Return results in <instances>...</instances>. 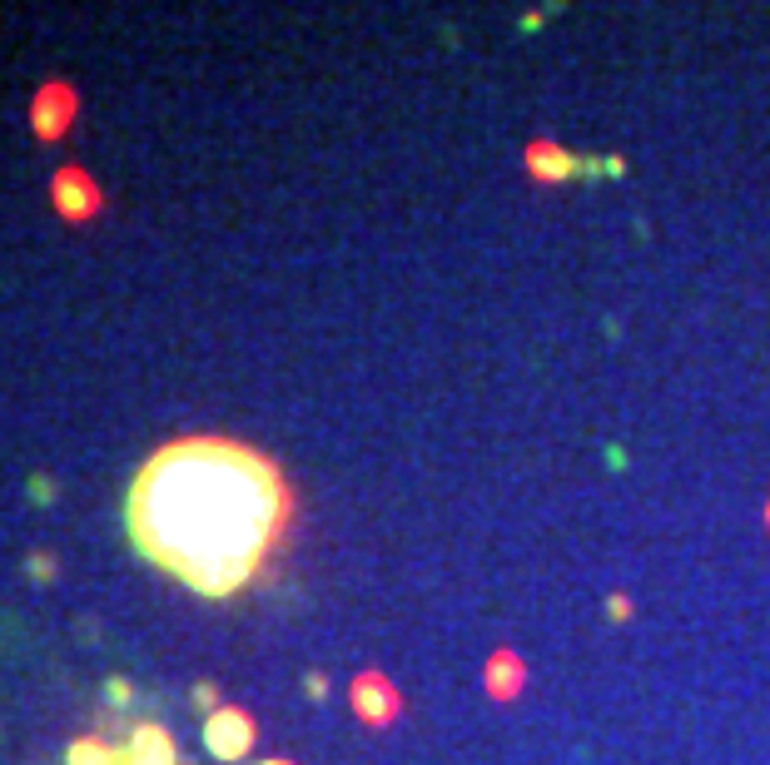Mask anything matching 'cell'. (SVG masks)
Masks as SVG:
<instances>
[{
    "label": "cell",
    "mask_w": 770,
    "mask_h": 765,
    "mask_svg": "<svg viewBox=\"0 0 770 765\" xmlns=\"http://www.w3.org/2000/svg\"><path fill=\"white\" fill-rule=\"evenodd\" d=\"M130 542L199 597H234L289 522V487L264 453L230 437H185L140 467Z\"/></svg>",
    "instance_id": "obj_1"
},
{
    "label": "cell",
    "mask_w": 770,
    "mask_h": 765,
    "mask_svg": "<svg viewBox=\"0 0 770 765\" xmlns=\"http://www.w3.org/2000/svg\"><path fill=\"white\" fill-rule=\"evenodd\" d=\"M204 751L214 761H244L254 751V721L249 711H234V706H219L214 716H204Z\"/></svg>",
    "instance_id": "obj_2"
},
{
    "label": "cell",
    "mask_w": 770,
    "mask_h": 765,
    "mask_svg": "<svg viewBox=\"0 0 770 765\" xmlns=\"http://www.w3.org/2000/svg\"><path fill=\"white\" fill-rule=\"evenodd\" d=\"M354 711L364 716L368 725H388L398 716V691H393V681L388 676H378V672H364L354 681Z\"/></svg>",
    "instance_id": "obj_3"
},
{
    "label": "cell",
    "mask_w": 770,
    "mask_h": 765,
    "mask_svg": "<svg viewBox=\"0 0 770 765\" xmlns=\"http://www.w3.org/2000/svg\"><path fill=\"white\" fill-rule=\"evenodd\" d=\"M51 199H55V209H60L70 224H80V219H90L94 209H100V189H94L80 169H60V175H55Z\"/></svg>",
    "instance_id": "obj_4"
},
{
    "label": "cell",
    "mask_w": 770,
    "mask_h": 765,
    "mask_svg": "<svg viewBox=\"0 0 770 765\" xmlns=\"http://www.w3.org/2000/svg\"><path fill=\"white\" fill-rule=\"evenodd\" d=\"M527 175L542 179V185H562V179L582 175V159L567 155V149L553 145V140H532L527 145Z\"/></svg>",
    "instance_id": "obj_5"
},
{
    "label": "cell",
    "mask_w": 770,
    "mask_h": 765,
    "mask_svg": "<svg viewBox=\"0 0 770 765\" xmlns=\"http://www.w3.org/2000/svg\"><path fill=\"white\" fill-rule=\"evenodd\" d=\"M70 114H75V95L65 90V85H45L41 100H35V135L60 140L65 124H70Z\"/></svg>",
    "instance_id": "obj_6"
},
{
    "label": "cell",
    "mask_w": 770,
    "mask_h": 765,
    "mask_svg": "<svg viewBox=\"0 0 770 765\" xmlns=\"http://www.w3.org/2000/svg\"><path fill=\"white\" fill-rule=\"evenodd\" d=\"M130 751H135L140 765H179V751H175V735L165 731V725L145 721L130 731Z\"/></svg>",
    "instance_id": "obj_7"
},
{
    "label": "cell",
    "mask_w": 770,
    "mask_h": 765,
    "mask_svg": "<svg viewBox=\"0 0 770 765\" xmlns=\"http://www.w3.org/2000/svg\"><path fill=\"white\" fill-rule=\"evenodd\" d=\"M522 681H527V672H522V662L512 652H498L488 662V691L498 696V701H512V696L522 691Z\"/></svg>",
    "instance_id": "obj_8"
},
{
    "label": "cell",
    "mask_w": 770,
    "mask_h": 765,
    "mask_svg": "<svg viewBox=\"0 0 770 765\" xmlns=\"http://www.w3.org/2000/svg\"><path fill=\"white\" fill-rule=\"evenodd\" d=\"M65 765H115V751L104 741H94V735H85V741H75L65 751Z\"/></svg>",
    "instance_id": "obj_9"
},
{
    "label": "cell",
    "mask_w": 770,
    "mask_h": 765,
    "mask_svg": "<svg viewBox=\"0 0 770 765\" xmlns=\"http://www.w3.org/2000/svg\"><path fill=\"white\" fill-rule=\"evenodd\" d=\"M104 701L115 706V711H125V706H135V686H130L125 676H110V681H104Z\"/></svg>",
    "instance_id": "obj_10"
},
{
    "label": "cell",
    "mask_w": 770,
    "mask_h": 765,
    "mask_svg": "<svg viewBox=\"0 0 770 765\" xmlns=\"http://www.w3.org/2000/svg\"><path fill=\"white\" fill-rule=\"evenodd\" d=\"M194 706H199L204 716H214V711H219V686L199 681V686H194Z\"/></svg>",
    "instance_id": "obj_11"
},
{
    "label": "cell",
    "mask_w": 770,
    "mask_h": 765,
    "mask_svg": "<svg viewBox=\"0 0 770 765\" xmlns=\"http://www.w3.org/2000/svg\"><path fill=\"white\" fill-rule=\"evenodd\" d=\"M31 492H35L31 497L35 507H51L55 502V483H45V477H31Z\"/></svg>",
    "instance_id": "obj_12"
},
{
    "label": "cell",
    "mask_w": 770,
    "mask_h": 765,
    "mask_svg": "<svg viewBox=\"0 0 770 765\" xmlns=\"http://www.w3.org/2000/svg\"><path fill=\"white\" fill-rule=\"evenodd\" d=\"M303 691H309V701H323V696H328V681H323V672H309V676H303Z\"/></svg>",
    "instance_id": "obj_13"
},
{
    "label": "cell",
    "mask_w": 770,
    "mask_h": 765,
    "mask_svg": "<svg viewBox=\"0 0 770 765\" xmlns=\"http://www.w3.org/2000/svg\"><path fill=\"white\" fill-rule=\"evenodd\" d=\"M31 572H35V581H51V577H55V557L35 552V557H31Z\"/></svg>",
    "instance_id": "obj_14"
},
{
    "label": "cell",
    "mask_w": 770,
    "mask_h": 765,
    "mask_svg": "<svg viewBox=\"0 0 770 765\" xmlns=\"http://www.w3.org/2000/svg\"><path fill=\"white\" fill-rule=\"evenodd\" d=\"M606 617L626 621V617H632V601H626V597H606Z\"/></svg>",
    "instance_id": "obj_15"
},
{
    "label": "cell",
    "mask_w": 770,
    "mask_h": 765,
    "mask_svg": "<svg viewBox=\"0 0 770 765\" xmlns=\"http://www.w3.org/2000/svg\"><path fill=\"white\" fill-rule=\"evenodd\" d=\"M626 175V159L622 155H606V179H622Z\"/></svg>",
    "instance_id": "obj_16"
},
{
    "label": "cell",
    "mask_w": 770,
    "mask_h": 765,
    "mask_svg": "<svg viewBox=\"0 0 770 765\" xmlns=\"http://www.w3.org/2000/svg\"><path fill=\"white\" fill-rule=\"evenodd\" d=\"M115 765H140V761H135V751H130V741H125V745H115Z\"/></svg>",
    "instance_id": "obj_17"
},
{
    "label": "cell",
    "mask_w": 770,
    "mask_h": 765,
    "mask_svg": "<svg viewBox=\"0 0 770 765\" xmlns=\"http://www.w3.org/2000/svg\"><path fill=\"white\" fill-rule=\"evenodd\" d=\"M582 175H606V159H582Z\"/></svg>",
    "instance_id": "obj_18"
},
{
    "label": "cell",
    "mask_w": 770,
    "mask_h": 765,
    "mask_svg": "<svg viewBox=\"0 0 770 765\" xmlns=\"http://www.w3.org/2000/svg\"><path fill=\"white\" fill-rule=\"evenodd\" d=\"M259 765H289V761H259Z\"/></svg>",
    "instance_id": "obj_19"
},
{
    "label": "cell",
    "mask_w": 770,
    "mask_h": 765,
    "mask_svg": "<svg viewBox=\"0 0 770 765\" xmlns=\"http://www.w3.org/2000/svg\"><path fill=\"white\" fill-rule=\"evenodd\" d=\"M766 522H770V502H766Z\"/></svg>",
    "instance_id": "obj_20"
}]
</instances>
